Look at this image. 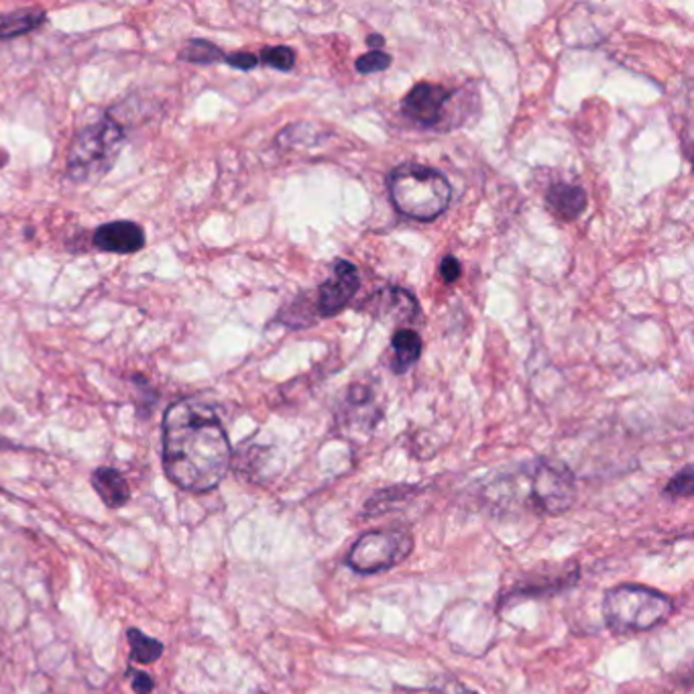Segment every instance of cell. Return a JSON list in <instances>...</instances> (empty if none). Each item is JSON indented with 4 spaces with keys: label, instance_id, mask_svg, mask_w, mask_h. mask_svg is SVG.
<instances>
[{
    "label": "cell",
    "instance_id": "6da1fadb",
    "mask_svg": "<svg viewBox=\"0 0 694 694\" xmlns=\"http://www.w3.org/2000/svg\"><path fill=\"white\" fill-rule=\"evenodd\" d=\"M233 450L219 416L198 397H186L163 416V471L179 489H216L231 469Z\"/></svg>",
    "mask_w": 694,
    "mask_h": 694
},
{
    "label": "cell",
    "instance_id": "7a4b0ae2",
    "mask_svg": "<svg viewBox=\"0 0 694 694\" xmlns=\"http://www.w3.org/2000/svg\"><path fill=\"white\" fill-rule=\"evenodd\" d=\"M493 489L499 501L544 516H558L574 501V479L570 471L546 460L523 464L497 481Z\"/></svg>",
    "mask_w": 694,
    "mask_h": 694
},
{
    "label": "cell",
    "instance_id": "3957f363",
    "mask_svg": "<svg viewBox=\"0 0 694 694\" xmlns=\"http://www.w3.org/2000/svg\"><path fill=\"white\" fill-rule=\"evenodd\" d=\"M126 133L111 114L84 126L67 147L65 170L72 182H98L111 172L123 151Z\"/></svg>",
    "mask_w": 694,
    "mask_h": 694
},
{
    "label": "cell",
    "instance_id": "277c9868",
    "mask_svg": "<svg viewBox=\"0 0 694 694\" xmlns=\"http://www.w3.org/2000/svg\"><path fill=\"white\" fill-rule=\"evenodd\" d=\"M389 191L395 208L413 221H434L453 200V188L434 168L406 163L389 177Z\"/></svg>",
    "mask_w": 694,
    "mask_h": 694
},
{
    "label": "cell",
    "instance_id": "5b68a950",
    "mask_svg": "<svg viewBox=\"0 0 694 694\" xmlns=\"http://www.w3.org/2000/svg\"><path fill=\"white\" fill-rule=\"evenodd\" d=\"M674 614V603L647 586L623 584L611 588L603 603V616L617 633L649 631L666 623Z\"/></svg>",
    "mask_w": 694,
    "mask_h": 694
},
{
    "label": "cell",
    "instance_id": "8992f818",
    "mask_svg": "<svg viewBox=\"0 0 694 694\" xmlns=\"http://www.w3.org/2000/svg\"><path fill=\"white\" fill-rule=\"evenodd\" d=\"M413 550V537L406 530H379L364 534L348 554V565L361 574H375L397 567Z\"/></svg>",
    "mask_w": 694,
    "mask_h": 694
},
{
    "label": "cell",
    "instance_id": "52a82bcc",
    "mask_svg": "<svg viewBox=\"0 0 694 694\" xmlns=\"http://www.w3.org/2000/svg\"><path fill=\"white\" fill-rule=\"evenodd\" d=\"M361 287L359 271L348 261H336L332 275L318 289V312L324 318L338 314Z\"/></svg>",
    "mask_w": 694,
    "mask_h": 694
},
{
    "label": "cell",
    "instance_id": "ba28073f",
    "mask_svg": "<svg viewBox=\"0 0 694 694\" xmlns=\"http://www.w3.org/2000/svg\"><path fill=\"white\" fill-rule=\"evenodd\" d=\"M453 92L438 84H418L411 88L410 95L404 100V112L416 123L434 126L441 123L446 104L450 102Z\"/></svg>",
    "mask_w": 694,
    "mask_h": 694
},
{
    "label": "cell",
    "instance_id": "9c48e42d",
    "mask_svg": "<svg viewBox=\"0 0 694 694\" xmlns=\"http://www.w3.org/2000/svg\"><path fill=\"white\" fill-rule=\"evenodd\" d=\"M92 245L98 251L131 255V252L141 251L145 247V231L137 222H107L96 228Z\"/></svg>",
    "mask_w": 694,
    "mask_h": 694
},
{
    "label": "cell",
    "instance_id": "30bf717a",
    "mask_svg": "<svg viewBox=\"0 0 694 694\" xmlns=\"http://www.w3.org/2000/svg\"><path fill=\"white\" fill-rule=\"evenodd\" d=\"M546 202L558 219L570 222L583 214L586 208V194L581 186L554 184L553 188L548 189Z\"/></svg>",
    "mask_w": 694,
    "mask_h": 694
},
{
    "label": "cell",
    "instance_id": "8fae6325",
    "mask_svg": "<svg viewBox=\"0 0 694 694\" xmlns=\"http://www.w3.org/2000/svg\"><path fill=\"white\" fill-rule=\"evenodd\" d=\"M92 487L107 507L119 509L128 504L131 489L125 476L111 467H100L92 473Z\"/></svg>",
    "mask_w": 694,
    "mask_h": 694
},
{
    "label": "cell",
    "instance_id": "7c38bea8",
    "mask_svg": "<svg viewBox=\"0 0 694 694\" xmlns=\"http://www.w3.org/2000/svg\"><path fill=\"white\" fill-rule=\"evenodd\" d=\"M46 23V13L41 9H18L0 15V39H13L18 35L39 29Z\"/></svg>",
    "mask_w": 694,
    "mask_h": 694
},
{
    "label": "cell",
    "instance_id": "4fadbf2b",
    "mask_svg": "<svg viewBox=\"0 0 694 694\" xmlns=\"http://www.w3.org/2000/svg\"><path fill=\"white\" fill-rule=\"evenodd\" d=\"M392 348H394L395 373H406L410 367L418 363L422 355V338L418 332L404 329V331L395 332Z\"/></svg>",
    "mask_w": 694,
    "mask_h": 694
},
{
    "label": "cell",
    "instance_id": "5bb4252c",
    "mask_svg": "<svg viewBox=\"0 0 694 694\" xmlns=\"http://www.w3.org/2000/svg\"><path fill=\"white\" fill-rule=\"evenodd\" d=\"M126 637H128V646H131V660L139 664H153L163 656V649H165L163 644L156 637L145 635L141 630L128 628Z\"/></svg>",
    "mask_w": 694,
    "mask_h": 694
},
{
    "label": "cell",
    "instance_id": "9a60e30c",
    "mask_svg": "<svg viewBox=\"0 0 694 694\" xmlns=\"http://www.w3.org/2000/svg\"><path fill=\"white\" fill-rule=\"evenodd\" d=\"M179 60L188 63H214L224 60V53L221 48H216L214 44L206 41V39H189L188 44L179 51Z\"/></svg>",
    "mask_w": 694,
    "mask_h": 694
},
{
    "label": "cell",
    "instance_id": "2e32d148",
    "mask_svg": "<svg viewBox=\"0 0 694 694\" xmlns=\"http://www.w3.org/2000/svg\"><path fill=\"white\" fill-rule=\"evenodd\" d=\"M261 62L273 67V70H280V72H287L294 67L296 63V53L294 49L285 48V46H277V48H265L261 51Z\"/></svg>",
    "mask_w": 694,
    "mask_h": 694
},
{
    "label": "cell",
    "instance_id": "e0dca14e",
    "mask_svg": "<svg viewBox=\"0 0 694 694\" xmlns=\"http://www.w3.org/2000/svg\"><path fill=\"white\" fill-rule=\"evenodd\" d=\"M694 489L693 467H684L677 476H672V481L668 483L666 493L672 497H691Z\"/></svg>",
    "mask_w": 694,
    "mask_h": 694
},
{
    "label": "cell",
    "instance_id": "ac0fdd59",
    "mask_svg": "<svg viewBox=\"0 0 694 694\" xmlns=\"http://www.w3.org/2000/svg\"><path fill=\"white\" fill-rule=\"evenodd\" d=\"M389 63H392V58L385 51H369L357 60V70L361 74H375V72L387 70Z\"/></svg>",
    "mask_w": 694,
    "mask_h": 694
},
{
    "label": "cell",
    "instance_id": "d6986e66",
    "mask_svg": "<svg viewBox=\"0 0 694 694\" xmlns=\"http://www.w3.org/2000/svg\"><path fill=\"white\" fill-rule=\"evenodd\" d=\"M224 62L228 63L231 67L235 70H243V72H249L252 67H257L259 58L255 53L249 51H237V53H231V55H224Z\"/></svg>",
    "mask_w": 694,
    "mask_h": 694
},
{
    "label": "cell",
    "instance_id": "ffe728a7",
    "mask_svg": "<svg viewBox=\"0 0 694 694\" xmlns=\"http://www.w3.org/2000/svg\"><path fill=\"white\" fill-rule=\"evenodd\" d=\"M131 682H133V691L137 694H151L156 689V682L147 674V672H139V670H133L128 672Z\"/></svg>",
    "mask_w": 694,
    "mask_h": 694
},
{
    "label": "cell",
    "instance_id": "44dd1931",
    "mask_svg": "<svg viewBox=\"0 0 694 694\" xmlns=\"http://www.w3.org/2000/svg\"><path fill=\"white\" fill-rule=\"evenodd\" d=\"M460 263H458L455 257H444V261H442L441 273L442 277L450 284V282H457L458 277H460Z\"/></svg>",
    "mask_w": 694,
    "mask_h": 694
},
{
    "label": "cell",
    "instance_id": "7402d4cb",
    "mask_svg": "<svg viewBox=\"0 0 694 694\" xmlns=\"http://www.w3.org/2000/svg\"><path fill=\"white\" fill-rule=\"evenodd\" d=\"M367 46H369V49H373V51H381V48L385 46V37L379 35V33H373V35L367 37Z\"/></svg>",
    "mask_w": 694,
    "mask_h": 694
}]
</instances>
